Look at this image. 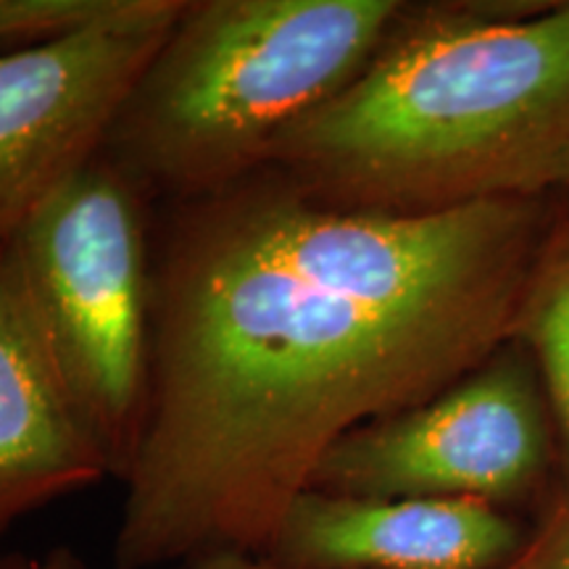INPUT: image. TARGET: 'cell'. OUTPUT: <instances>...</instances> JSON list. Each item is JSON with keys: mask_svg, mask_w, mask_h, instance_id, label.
Here are the masks:
<instances>
[{"mask_svg": "<svg viewBox=\"0 0 569 569\" xmlns=\"http://www.w3.org/2000/svg\"><path fill=\"white\" fill-rule=\"evenodd\" d=\"M6 569H88L80 553H74L69 546H56L38 553V557H24V553H11V561Z\"/></svg>", "mask_w": 569, "mask_h": 569, "instance_id": "4fadbf2b", "label": "cell"}, {"mask_svg": "<svg viewBox=\"0 0 569 569\" xmlns=\"http://www.w3.org/2000/svg\"><path fill=\"white\" fill-rule=\"evenodd\" d=\"M538 198L430 213L319 203L272 167L172 203L153 386L111 569L264 553L325 453L511 340Z\"/></svg>", "mask_w": 569, "mask_h": 569, "instance_id": "6da1fadb", "label": "cell"}, {"mask_svg": "<svg viewBox=\"0 0 569 569\" xmlns=\"http://www.w3.org/2000/svg\"><path fill=\"white\" fill-rule=\"evenodd\" d=\"M543 380L546 398L569 451V217L540 240L511 327Z\"/></svg>", "mask_w": 569, "mask_h": 569, "instance_id": "9c48e42d", "label": "cell"}, {"mask_svg": "<svg viewBox=\"0 0 569 569\" xmlns=\"http://www.w3.org/2000/svg\"><path fill=\"white\" fill-rule=\"evenodd\" d=\"M182 569H293V567L277 565V561L261 557V553L217 551V553H206V557L190 561V565Z\"/></svg>", "mask_w": 569, "mask_h": 569, "instance_id": "7c38bea8", "label": "cell"}, {"mask_svg": "<svg viewBox=\"0 0 569 569\" xmlns=\"http://www.w3.org/2000/svg\"><path fill=\"white\" fill-rule=\"evenodd\" d=\"M517 549V525L493 503L306 488L261 557L293 569H498Z\"/></svg>", "mask_w": 569, "mask_h": 569, "instance_id": "52a82bcc", "label": "cell"}, {"mask_svg": "<svg viewBox=\"0 0 569 569\" xmlns=\"http://www.w3.org/2000/svg\"><path fill=\"white\" fill-rule=\"evenodd\" d=\"M130 6L132 0H0V51L74 38Z\"/></svg>", "mask_w": 569, "mask_h": 569, "instance_id": "30bf717a", "label": "cell"}, {"mask_svg": "<svg viewBox=\"0 0 569 569\" xmlns=\"http://www.w3.org/2000/svg\"><path fill=\"white\" fill-rule=\"evenodd\" d=\"M9 561H11V553L0 551V569H6V567H9Z\"/></svg>", "mask_w": 569, "mask_h": 569, "instance_id": "5bb4252c", "label": "cell"}, {"mask_svg": "<svg viewBox=\"0 0 569 569\" xmlns=\"http://www.w3.org/2000/svg\"><path fill=\"white\" fill-rule=\"evenodd\" d=\"M498 569H569V509L540 532L522 557H511Z\"/></svg>", "mask_w": 569, "mask_h": 569, "instance_id": "8fae6325", "label": "cell"}, {"mask_svg": "<svg viewBox=\"0 0 569 569\" xmlns=\"http://www.w3.org/2000/svg\"><path fill=\"white\" fill-rule=\"evenodd\" d=\"M188 0H132L74 38L0 51V248L106 148Z\"/></svg>", "mask_w": 569, "mask_h": 569, "instance_id": "8992f818", "label": "cell"}, {"mask_svg": "<svg viewBox=\"0 0 569 569\" xmlns=\"http://www.w3.org/2000/svg\"><path fill=\"white\" fill-rule=\"evenodd\" d=\"M148 193L101 151L6 246L56 372L127 480L153 386V248Z\"/></svg>", "mask_w": 569, "mask_h": 569, "instance_id": "277c9868", "label": "cell"}, {"mask_svg": "<svg viewBox=\"0 0 569 569\" xmlns=\"http://www.w3.org/2000/svg\"><path fill=\"white\" fill-rule=\"evenodd\" d=\"M398 0H188L103 151L172 203L267 167L272 146L367 67Z\"/></svg>", "mask_w": 569, "mask_h": 569, "instance_id": "3957f363", "label": "cell"}, {"mask_svg": "<svg viewBox=\"0 0 569 569\" xmlns=\"http://www.w3.org/2000/svg\"><path fill=\"white\" fill-rule=\"evenodd\" d=\"M106 478L109 461L56 372L0 248V536Z\"/></svg>", "mask_w": 569, "mask_h": 569, "instance_id": "ba28073f", "label": "cell"}, {"mask_svg": "<svg viewBox=\"0 0 569 569\" xmlns=\"http://www.w3.org/2000/svg\"><path fill=\"white\" fill-rule=\"evenodd\" d=\"M569 163V3L403 9L267 156L319 203L430 213L538 198Z\"/></svg>", "mask_w": 569, "mask_h": 569, "instance_id": "7a4b0ae2", "label": "cell"}, {"mask_svg": "<svg viewBox=\"0 0 569 569\" xmlns=\"http://www.w3.org/2000/svg\"><path fill=\"white\" fill-rule=\"evenodd\" d=\"M561 184H565V188H569V163H567V169H565V177H561Z\"/></svg>", "mask_w": 569, "mask_h": 569, "instance_id": "9a60e30c", "label": "cell"}, {"mask_svg": "<svg viewBox=\"0 0 569 569\" xmlns=\"http://www.w3.org/2000/svg\"><path fill=\"white\" fill-rule=\"evenodd\" d=\"M546 457V396L530 353L509 340L438 396L340 438L309 488L365 498H467L496 507L522 493Z\"/></svg>", "mask_w": 569, "mask_h": 569, "instance_id": "5b68a950", "label": "cell"}, {"mask_svg": "<svg viewBox=\"0 0 569 569\" xmlns=\"http://www.w3.org/2000/svg\"><path fill=\"white\" fill-rule=\"evenodd\" d=\"M177 569H182V567H177Z\"/></svg>", "mask_w": 569, "mask_h": 569, "instance_id": "2e32d148", "label": "cell"}]
</instances>
